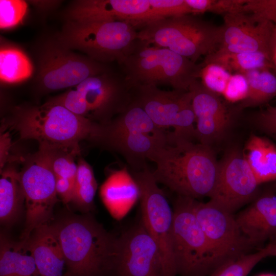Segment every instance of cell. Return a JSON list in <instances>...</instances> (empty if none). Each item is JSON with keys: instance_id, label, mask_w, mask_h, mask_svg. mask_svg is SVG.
Wrapping results in <instances>:
<instances>
[{"instance_id": "obj_21", "label": "cell", "mask_w": 276, "mask_h": 276, "mask_svg": "<svg viewBox=\"0 0 276 276\" xmlns=\"http://www.w3.org/2000/svg\"><path fill=\"white\" fill-rule=\"evenodd\" d=\"M101 199L116 219L124 217L140 200L139 187L126 167L113 171L102 185Z\"/></svg>"}, {"instance_id": "obj_26", "label": "cell", "mask_w": 276, "mask_h": 276, "mask_svg": "<svg viewBox=\"0 0 276 276\" xmlns=\"http://www.w3.org/2000/svg\"><path fill=\"white\" fill-rule=\"evenodd\" d=\"M202 64H215L229 73L243 74L251 70L276 67L274 61L261 53H230L218 50L205 56Z\"/></svg>"}, {"instance_id": "obj_37", "label": "cell", "mask_w": 276, "mask_h": 276, "mask_svg": "<svg viewBox=\"0 0 276 276\" xmlns=\"http://www.w3.org/2000/svg\"><path fill=\"white\" fill-rule=\"evenodd\" d=\"M242 12L276 23V0H244Z\"/></svg>"}, {"instance_id": "obj_10", "label": "cell", "mask_w": 276, "mask_h": 276, "mask_svg": "<svg viewBox=\"0 0 276 276\" xmlns=\"http://www.w3.org/2000/svg\"><path fill=\"white\" fill-rule=\"evenodd\" d=\"M193 198L178 196L173 208L172 245L177 271L183 276H203L212 272L211 254L194 212Z\"/></svg>"}, {"instance_id": "obj_22", "label": "cell", "mask_w": 276, "mask_h": 276, "mask_svg": "<svg viewBox=\"0 0 276 276\" xmlns=\"http://www.w3.org/2000/svg\"><path fill=\"white\" fill-rule=\"evenodd\" d=\"M28 241L39 276H66L64 257L50 226L37 227Z\"/></svg>"}, {"instance_id": "obj_1", "label": "cell", "mask_w": 276, "mask_h": 276, "mask_svg": "<svg viewBox=\"0 0 276 276\" xmlns=\"http://www.w3.org/2000/svg\"><path fill=\"white\" fill-rule=\"evenodd\" d=\"M156 168L157 183L178 196L196 199L210 197L217 179L219 163L209 145L194 143L171 132L169 141L149 156Z\"/></svg>"}, {"instance_id": "obj_29", "label": "cell", "mask_w": 276, "mask_h": 276, "mask_svg": "<svg viewBox=\"0 0 276 276\" xmlns=\"http://www.w3.org/2000/svg\"><path fill=\"white\" fill-rule=\"evenodd\" d=\"M32 73V64L22 50L14 46L1 47L0 78L2 82L19 83L29 78Z\"/></svg>"}, {"instance_id": "obj_35", "label": "cell", "mask_w": 276, "mask_h": 276, "mask_svg": "<svg viewBox=\"0 0 276 276\" xmlns=\"http://www.w3.org/2000/svg\"><path fill=\"white\" fill-rule=\"evenodd\" d=\"M149 22L164 18L191 14L186 0H149Z\"/></svg>"}, {"instance_id": "obj_30", "label": "cell", "mask_w": 276, "mask_h": 276, "mask_svg": "<svg viewBox=\"0 0 276 276\" xmlns=\"http://www.w3.org/2000/svg\"><path fill=\"white\" fill-rule=\"evenodd\" d=\"M77 172L72 201L83 211L93 209L97 182L90 165L83 158L77 163Z\"/></svg>"}, {"instance_id": "obj_18", "label": "cell", "mask_w": 276, "mask_h": 276, "mask_svg": "<svg viewBox=\"0 0 276 276\" xmlns=\"http://www.w3.org/2000/svg\"><path fill=\"white\" fill-rule=\"evenodd\" d=\"M170 132L155 135L139 132L112 131L100 125L97 135L93 142L120 153L125 159L131 171L143 169L146 160L161 145L167 143Z\"/></svg>"}, {"instance_id": "obj_14", "label": "cell", "mask_w": 276, "mask_h": 276, "mask_svg": "<svg viewBox=\"0 0 276 276\" xmlns=\"http://www.w3.org/2000/svg\"><path fill=\"white\" fill-rule=\"evenodd\" d=\"M217 50L230 53H261L275 62L276 28L273 22L254 14L235 12L223 15Z\"/></svg>"}, {"instance_id": "obj_36", "label": "cell", "mask_w": 276, "mask_h": 276, "mask_svg": "<svg viewBox=\"0 0 276 276\" xmlns=\"http://www.w3.org/2000/svg\"><path fill=\"white\" fill-rule=\"evenodd\" d=\"M27 8V3L24 1L1 0V28L8 29L17 25L25 16Z\"/></svg>"}, {"instance_id": "obj_38", "label": "cell", "mask_w": 276, "mask_h": 276, "mask_svg": "<svg viewBox=\"0 0 276 276\" xmlns=\"http://www.w3.org/2000/svg\"><path fill=\"white\" fill-rule=\"evenodd\" d=\"M248 91V83L244 75L233 74L222 95L229 102H241L246 98Z\"/></svg>"}, {"instance_id": "obj_34", "label": "cell", "mask_w": 276, "mask_h": 276, "mask_svg": "<svg viewBox=\"0 0 276 276\" xmlns=\"http://www.w3.org/2000/svg\"><path fill=\"white\" fill-rule=\"evenodd\" d=\"M200 64L199 79L202 84L212 92L222 95L232 74L217 64Z\"/></svg>"}, {"instance_id": "obj_7", "label": "cell", "mask_w": 276, "mask_h": 276, "mask_svg": "<svg viewBox=\"0 0 276 276\" xmlns=\"http://www.w3.org/2000/svg\"><path fill=\"white\" fill-rule=\"evenodd\" d=\"M55 36L65 47L105 64L119 63L138 39L137 29L121 21H66Z\"/></svg>"}, {"instance_id": "obj_25", "label": "cell", "mask_w": 276, "mask_h": 276, "mask_svg": "<svg viewBox=\"0 0 276 276\" xmlns=\"http://www.w3.org/2000/svg\"><path fill=\"white\" fill-rule=\"evenodd\" d=\"M0 179V220L11 224L20 216L25 201L20 172L13 167L1 171Z\"/></svg>"}, {"instance_id": "obj_44", "label": "cell", "mask_w": 276, "mask_h": 276, "mask_svg": "<svg viewBox=\"0 0 276 276\" xmlns=\"http://www.w3.org/2000/svg\"><path fill=\"white\" fill-rule=\"evenodd\" d=\"M257 276H267V273H262V274H259Z\"/></svg>"}, {"instance_id": "obj_27", "label": "cell", "mask_w": 276, "mask_h": 276, "mask_svg": "<svg viewBox=\"0 0 276 276\" xmlns=\"http://www.w3.org/2000/svg\"><path fill=\"white\" fill-rule=\"evenodd\" d=\"M272 69L258 68L243 74L248 91L246 98L241 101L239 109L264 104L276 96V73Z\"/></svg>"}, {"instance_id": "obj_20", "label": "cell", "mask_w": 276, "mask_h": 276, "mask_svg": "<svg viewBox=\"0 0 276 276\" xmlns=\"http://www.w3.org/2000/svg\"><path fill=\"white\" fill-rule=\"evenodd\" d=\"M237 224L252 246L276 236V197L264 196L235 217Z\"/></svg>"}, {"instance_id": "obj_4", "label": "cell", "mask_w": 276, "mask_h": 276, "mask_svg": "<svg viewBox=\"0 0 276 276\" xmlns=\"http://www.w3.org/2000/svg\"><path fill=\"white\" fill-rule=\"evenodd\" d=\"M118 64L131 87L166 85L187 91L199 79L201 69L200 64L139 39Z\"/></svg>"}, {"instance_id": "obj_42", "label": "cell", "mask_w": 276, "mask_h": 276, "mask_svg": "<svg viewBox=\"0 0 276 276\" xmlns=\"http://www.w3.org/2000/svg\"><path fill=\"white\" fill-rule=\"evenodd\" d=\"M266 247L268 249L269 256L276 257V236L270 239L269 243Z\"/></svg>"}, {"instance_id": "obj_41", "label": "cell", "mask_w": 276, "mask_h": 276, "mask_svg": "<svg viewBox=\"0 0 276 276\" xmlns=\"http://www.w3.org/2000/svg\"><path fill=\"white\" fill-rule=\"evenodd\" d=\"M30 2L38 9L42 11L52 10L57 6L59 1H31Z\"/></svg>"}, {"instance_id": "obj_8", "label": "cell", "mask_w": 276, "mask_h": 276, "mask_svg": "<svg viewBox=\"0 0 276 276\" xmlns=\"http://www.w3.org/2000/svg\"><path fill=\"white\" fill-rule=\"evenodd\" d=\"M37 64L36 84L46 92L69 89L89 77L112 70L107 64L65 47L55 36L39 46Z\"/></svg>"}, {"instance_id": "obj_6", "label": "cell", "mask_w": 276, "mask_h": 276, "mask_svg": "<svg viewBox=\"0 0 276 276\" xmlns=\"http://www.w3.org/2000/svg\"><path fill=\"white\" fill-rule=\"evenodd\" d=\"M220 26L186 14L149 22L137 31V37L148 44L166 48L196 62L217 50Z\"/></svg>"}, {"instance_id": "obj_39", "label": "cell", "mask_w": 276, "mask_h": 276, "mask_svg": "<svg viewBox=\"0 0 276 276\" xmlns=\"http://www.w3.org/2000/svg\"><path fill=\"white\" fill-rule=\"evenodd\" d=\"M256 118L262 129L276 138V106H267L259 112Z\"/></svg>"}, {"instance_id": "obj_28", "label": "cell", "mask_w": 276, "mask_h": 276, "mask_svg": "<svg viewBox=\"0 0 276 276\" xmlns=\"http://www.w3.org/2000/svg\"><path fill=\"white\" fill-rule=\"evenodd\" d=\"M102 126L109 130L139 132L160 135L169 132L157 127L145 111L133 102L109 123Z\"/></svg>"}, {"instance_id": "obj_3", "label": "cell", "mask_w": 276, "mask_h": 276, "mask_svg": "<svg viewBox=\"0 0 276 276\" xmlns=\"http://www.w3.org/2000/svg\"><path fill=\"white\" fill-rule=\"evenodd\" d=\"M61 246L66 276H100L111 269L117 238L88 217H70L50 226Z\"/></svg>"}, {"instance_id": "obj_9", "label": "cell", "mask_w": 276, "mask_h": 276, "mask_svg": "<svg viewBox=\"0 0 276 276\" xmlns=\"http://www.w3.org/2000/svg\"><path fill=\"white\" fill-rule=\"evenodd\" d=\"M130 172L140 188L142 222L160 252L163 276H176L172 245L173 209L147 166Z\"/></svg>"}, {"instance_id": "obj_23", "label": "cell", "mask_w": 276, "mask_h": 276, "mask_svg": "<svg viewBox=\"0 0 276 276\" xmlns=\"http://www.w3.org/2000/svg\"><path fill=\"white\" fill-rule=\"evenodd\" d=\"M0 276H39L28 240L15 242L1 235Z\"/></svg>"}, {"instance_id": "obj_15", "label": "cell", "mask_w": 276, "mask_h": 276, "mask_svg": "<svg viewBox=\"0 0 276 276\" xmlns=\"http://www.w3.org/2000/svg\"><path fill=\"white\" fill-rule=\"evenodd\" d=\"M111 268L117 276H163L159 247L142 221L117 238Z\"/></svg>"}, {"instance_id": "obj_19", "label": "cell", "mask_w": 276, "mask_h": 276, "mask_svg": "<svg viewBox=\"0 0 276 276\" xmlns=\"http://www.w3.org/2000/svg\"><path fill=\"white\" fill-rule=\"evenodd\" d=\"M195 116V138L209 145L224 132L231 119V112L219 95L205 88L198 80L189 90Z\"/></svg>"}, {"instance_id": "obj_40", "label": "cell", "mask_w": 276, "mask_h": 276, "mask_svg": "<svg viewBox=\"0 0 276 276\" xmlns=\"http://www.w3.org/2000/svg\"><path fill=\"white\" fill-rule=\"evenodd\" d=\"M75 187V180L56 177V190L64 203L72 201Z\"/></svg>"}, {"instance_id": "obj_12", "label": "cell", "mask_w": 276, "mask_h": 276, "mask_svg": "<svg viewBox=\"0 0 276 276\" xmlns=\"http://www.w3.org/2000/svg\"><path fill=\"white\" fill-rule=\"evenodd\" d=\"M20 176L26 209L25 228L21 239L27 241L37 227L50 219L58 200L56 177L46 149L39 147L20 172Z\"/></svg>"}, {"instance_id": "obj_32", "label": "cell", "mask_w": 276, "mask_h": 276, "mask_svg": "<svg viewBox=\"0 0 276 276\" xmlns=\"http://www.w3.org/2000/svg\"><path fill=\"white\" fill-rule=\"evenodd\" d=\"M42 148L48 152L51 167L56 177L75 180L78 166L74 157L77 153L70 150Z\"/></svg>"}, {"instance_id": "obj_24", "label": "cell", "mask_w": 276, "mask_h": 276, "mask_svg": "<svg viewBox=\"0 0 276 276\" xmlns=\"http://www.w3.org/2000/svg\"><path fill=\"white\" fill-rule=\"evenodd\" d=\"M243 155L259 184L276 180V146L272 143L252 135Z\"/></svg>"}, {"instance_id": "obj_16", "label": "cell", "mask_w": 276, "mask_h": 276, "mask_svg": "<svg viewBox=\"0 0 276 276\" xmlns=\"http://www.w3.org/2000/svg\"><path fill=\"white\" fill-rule=\"evenodd\" d=\"M259 185L243 155L232 151L219 163L217 181L209 201L233 214L253 198Z\"/></svg>"}, {"instance_id": "obj_5", "label": "cell", "mask_w": 276, "mask_h": 276, "mask_svg": "<svg viewBox=\"0 0 276 276\" xmlns=\"http://www.w3.org/2000/svg\"><path fill=\"white\" fill-rule=\"evenodd\" d=\"M50 100L105 125L132 103V87L122 73L112 70L89 77Z\"/></svg>"}, {"instance_id": "obj_33", "label": "cell", "mask_w": 276, "mask_h": 276, "mask_svg": "<svg viewBox=\"0 0 276 276\" xmlns=\"http://www.w3.org/2000/svg\"><path fill=\"white\" fill-rule=\"evenodd\" d=\"M191 14L212 12L225 15L241 12L244 0H186Z\"/></svg>"}, {"instance_id": "obj_43", "label": "cell", "mask_w": 276, "mask_h": 276, "mask_svg": "<svg viewBox=\"0 0 276 276\" xmlns=\"http://www.w3.org/2000/svg\"><path fill=\"white\" fill-rule=\"evenodd\" d=\"M267 276H276V274L267 273Z\"/></svg>"}, {"instance_id": "obj_17", "label": "cell", "mask_w": 276, "mask_h": 276, "mask_svg": "<svg viewBox=\"0 0 276 276\" xmlns=\"http://www.w3.org/2000/svg\"><path fill=\"white\" fill-rule=\"evenodd\" d=\"M150 10L149 0H76L63 15L66 21H126L139 30L149 22Z\"/></svg>"}, {"instance_id": "obj_2", "label": "cell", "mask_w": 276, "mask_h": 276, "mask_svg": "<svg viewBox=\"0 0 276 276\" xmlns=\"http://www.w3.org/2000/svg\"><path fill=\"white\" fill-rule=\"evenodd\" d=\"M3 122L21 139L35 140L40 147L70 150L77 154L80 142L93 141L100 125L51 100L40 106H16Z\"/></svg>"}, {"instance_id": "obj_13", "label": "cell", "mask_w": 276, "mask_h": 276, "mask_svg": "<svg viewBox=\"0 0 276 276\" xmlns=\"http://www.w3.org/2000/svg\"><path fill=\"white\" fill-rule=\"evenodd\" d=\"M192 205L209 245L212 271L247 254L252 246L241 232L233 214L210 201L203 203L193 199Z\"/></svg>"}, {"instance_id": "obj_31", "label": "cell", "mask_w": 276, "mask_h": 276, "mask_svg": "<svg viewBox=\"0 0 276 276\" xmlns=\"http://www.w3.org/2000/svg\"><path fill=\"white\" fill-rule=\"evenodd\" d=\"M268 256L265 246L256 252L246 254L221 265L209 276H247L256 264Z\"/></svg>"}, {"instance_id": "obj_11", "label": "cell", "mask_w": 276, "mask_h": 276, "mask_svg": "<svg viewBox=\"0 0 276 276\" xmlns=\"http://www.w3.org/2000/svg\"><path fill=\"white\" fill-rule=\"evenodd\" d=\"M132 102L142 108L159 128L172 127L177 136L195 138V116L190 90H161L155 86L132 87Z\"/></svg>"}]
</instances>
